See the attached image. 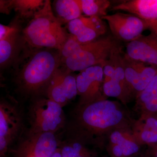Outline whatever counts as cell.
Instances as JSON below:
<instances>
[{
  "mask_svg": "<svg viewBox=\"0 0 157 157\" xmlns=\"http://www.w3.org/2000/svg\"><path fill=\"white\" fill-rule=\"evenodd\" d=\"M61 65L59 50L26 45L12 67L18 90L33 97L46 94L51 80Z\"/></svg>",
  "mask_w": 157,
  "mask_h": 157,
  "instance_id": "cell-1",
  "label": "cell"
},
{
  "mask_svg": "<svg viewBox=\"0 0 157 157\" xmlns=\"http://www.w3.org/2000/svg\"><path fill=\"white\" fill-rule=\"evenodd\" d=\"M125 105L104 100L76 107L72 129L84 134L104 147V140L116 129L132 128L135 119Z\"/></svg>",
  "mask_w": 157,
  "mask_h": 157,
  "instance_id": "cell-2",
  "label": "cell"
},
{
  "mask_svg": "<svg viewBox=\"0 0 157 157\" xmlns=\"http://www.w3.org/2000/svg\"><path fill=\"white\" fill-rule=\"evenodd\" d=\"M62 25L55 15L50 1L45 0L43 7L23 29L26 45L60 50L70 35Z\"/></svg>",
  "mask_w": 157,
  "mask_h": 157,
  "instance_id": "cell-3",
  "label": "cell"
},
{
  "mask_svg": "<svg viewBox=\"0 0 157 157\" xmlns=\"http://www.w3.org/2000/svg\"><path fill=\"white\" fill-rule=\"evenodd\" d=\"M119 45L118 41L111 36L97 39L88 43L77 41L74 52L62 63L71 72L80 71L97 65H105L111 51Z\"/></svg>",
  "mask_w": 157,
  "mask_h": 157,
  "instance_id": "cell-4",
  "label": "cell"
},
{
  "mask_svg": "<svg viewBox=\"0 0 157 157\" xmlns=\"http://www.w3.org/2000/svg\"><path fill=\"white\" fill-rule=\"evenodd\" d=\"M31 112V133H55L64 124L63 107L48 98H39L36 100Z\"/></svg>",
  "mask_w": 157,
  "mask_h": 157,
  "instance_id": "cell-5",
  "label": "cell"
},
{
  "mask_svg": "<svg viewBox=\"0 0 157 157\" xmlns=\"http://www.w3.org/2000/svg\"><path fill=\"white\" fill-rule=\"evenodd\" d=\"M104 65H97L82 70L76 76L78 95L77 107L106 100L103 92Z\"/></svg>",
  "mask_w": 157,
  "mask_h": 157,
  "instance_id": "cell-6",
  "label": "cell"
},
{
  "mask_svg": "<svg viewBox=\"0 0 157 157\" xmlns=\"http://www.w3.org/2000/svg\"><path fill=\"white\" fill-rule=\"evenodd\" d=\"M107 21L113 37L118 41L128 43L142 35L151 26L148 22L132 14L118 12L102 17Z\"/></svg>",
  "mask_w": 157,
  "mask_h": 157,
  "instance_id": "cell-7",
  "label": "cell"
},
{
  "mask_svg": "<svg viewBox=\"0 0 157 157\" xmlns=\"http://www.w3.org/2000/svg\"><path fill=\"white\" fill-rule=\"evenodd\" d=\"M141 147L134 136L132 128L113 130L104 140V147L109 157H134L139 153Z\"/></svg>",
  "mask_w": 157,
  "mask_h": 157,
  "instance_id": "cell-8",
  "label": "cell"
},
{
  "mask_svg": "<svg viewBox=\"0 0 157 157\" xmlns=\"http://www.w3.org/2000/svg\"><path fill=\"white\" fill-rule=\"evenodd\" d=\"M59 145L55 133L30 132L29 136L20 144L16 154L18 157H51Z\"/></svg>",
  "mask_w": 157,
  "mask_h": 157,
  "instance_id": "cell-9",
  "label": "cell"
},
{
  "mask_svg": "<svg viewBox=\"0 0 157 157\" xmlns=\"http://www.w3.org/2000/svg\"><path fill=\"white\" fill-rule=\"evenodd\" d=\"M122 62L127 82L136 99L156 74L157 66H147L130 58L125 53L123 54Z\"/></svg>",
  "mask_w": 157,
  "mask_h": 157,
  "instance_id": "cell-10",
  "label": "cell"
},
{
  "mask_svg": "<svg viewBox=\"0 0 157 157\" xmlns=\"http://www.w3.org/2000/svg\"><path fill=\"white\" fill-rule=\"evenodd\" d=\"M21 118L16 107L7 102L0 104V154L3 156L17 137Z\"/></svg>",
  "mask_w": 157,
  "mask_h": 157,
  "instance_id": "cell-11",
  "label": "cell"
},
{
  "mask_svg": "<svg viewBox=\"0 0 157 157\" xmlns=\"http://www.w3.org/2000/svg\"><path fill=\"white\" fill-rule=\"evenodd\" d=\"M21 21L14 30L4 39L0 40L1 71L12 67L17 61L26 46L23 34Z\"/></svg>",
  "mask_w": 157,
  "mask_h": 157,
  "instance_id": "cell-12",
  "label": "cell"
},
{
  "mask_svg": "<svg viewBox=\"0 0 157 157\" xmlns=\"http://www.w3.org/2000/svg\"><path fill=\"white\" fill-rule=\"evenodd\" d=\"M67 28L70 34L82 43L95 41L107 31L103 20L95 16H81L69 22Z\"/></svg>",
  "mask_w": 157,
  "mask_h": 157,
  "instance_id": "cell-13",
  "label": "cell"
},
{
  "mask_svg": "<svg viewBox=\"0 0 157 157\" xmlns=\"http://www.w3.org/2000/svg\"><path fill=\"white\" fill-rule=\"evenodd\" d=\"M125 54L135 60L157 66V39L152 33L148 36L141 35L127 43Z\"/></svg>",
  "mask_w": 157,
  "mask_h": 157,
  "instance_id": "cell-14",
  "label": "cell"
},
{
  "mask_svg": "<svg viewBox=\"0 0 157 157\" xmlns=\"http://www.w3.org/2000/svg\"><path fill=\"white\" fill-rule=\"evenodd\" d=\"M112 11H122L148 22L152 32L157 28V0H130L113 6Z\"/></svg>",
  "mask_w": 157,
  "mask_h": 157,
  "instance_id": "cell-15",
  "label": "cell"
},
{
  "mask_svg": "<svg viewBox=\"0 0 157 157\" xmlns=\"http://www.w3.org/2000/svg\"><path fill=\"white\" fill-rule=\"evenodd\" d=\"M90 146L99 148L87 137L74 133H72V137L70 140L62 144L59 147L63 157H97V151Z\"/></svg>",
  "mask_w": 157,
  "mask_h": 157,
  "instance_id": "cell-16",
  "label": "cell"
},
{
  "mask_svg": "<svg viewBox=\"0 0 157 157\" xmlns=\"http://www.w3.org/2000/svg\"><path fill=\"white\" fill-rule=\"evenodd\" d=\"M132 130L141 146H150L157 144V118L155 116H140L138 119L135 120Z\"/></svg>",
  "mask_w": 157,
  "mask_h": 157,
  "instance_id": "cell-17",
  "label": "cell"
},
{
  "mask_svg": "<svg viewBox=\"0 0 157 157\" xmlns=\"http://www.w3.org/2000/svg\"><path fill=\"white\" fill-rule=\"evenodd\" d=\"M135 100V108L140 116L154 115L157 113V73Z\"/></svg>",
  "mask_w": 157,
  "mask_h": 157,
  "instance_id": "cell-18",
  "label": "cell"
},
{
  "mask_svg": "<svg viewBox=\"0 0 157 157\" xmlns=\"http://www.w3.org/2000/svg\"><path fill=\"white\" fill-rule=\"evenodd\" d=\"M53 6L55 15L62 24H68L82 16L80 0H56Z\"/></svg>",
  "mask_w": 157,
  "mask_h": 157,
  "instance_id": "cell-19",
  "label": "cell"
},
{
  "mask_svg": "<svg viewBox=\"0 0 157 157\" xmlns=\"http://www.w3.org/2000/svg\"><path fill=\"white\" fill-rule=\"evenodd\" d=\"M10 9L14 10L21 19H32L45 4L43 0H9Z\"/></svg>",
  "mask_w": 157,
  "mask_h": 157,
  "instance_id": "cell-20",
  "label": "cell"
},
{
  "mask_svg": "<svg viewBox=\"0 0 157 157\" xmlns=\"http://www.w3.org/2000/svg\"><path fill=\"white\" fill-rule=\"evenodd\" d=\"M46 94L48 99L59 104L62 107L68 103L63 84L61 66L56 70L49 82Z\"/></svg>",
  "mask_w": 157,
  "mask_h": 157,
  "instance_id": "cell-21",
  "label": "cell"
},
{
  "mask_svg": "<svg viewBox=\"0 0 157 157\" xmlns=\"http://www.w3.org/2000/svg\"><path fill=\"white\" fill-rule=\"evenodd\" d=\"M82 13L87 17L95 16L101 18L107 15L110 6L108 0H80Z\"/></svg>",
  "mask_w": 157,
  "mask_h": 157,
  "instance_id": "cell-22",
  "label": "cell"
},
{
  "mask_svg": "<svg viewBox=\"0 0 157 157\" xmlns=\"http://www.w3.org/2000/svg\"><path fill=\"white\" fill-rule=\"evenodd\" d=\"M63 69V84L65 94L68 102L74 100L78 95L76 76L73 72L61 66Z\"/></svg>",
  "mask_w": 157,
  "mask_h": 157,
  "instance_id": "cell-23",
  "label": "cell"
},
{
  "mask_svg": "<svg viewBox=\"0 0 157 157\" xmlns=\"http://www.w3.org/2000/svg\"><path fill=\"white\" fill-rule=\"evenodd\" d=\"M143 157H157V144L148 146Z\"/></svg>",
  "mask_w": 157,
  "mask_h": 157,
  "instance_id": "cell-24",
  "label": "cell"
},
{
  "mask_svg": "<svg viewBox=\"0 0 157 157\" xmlns=\"http://www.w3.org/2000/svg\"><path fill=\"white\" fill-rule=\"evenodd\" d=\"M51 157H63L61 153L59 147L57 149L54 154Z\"/></svg>",
  "mask_w": 157,
  "mask_h": 157,
  "instance_id": "cell-25",
  "label": "cell"
},
{
  "mask_svg": "<svg viewBox=\"0 0 157 157\" xmlns=\"http://www.w3.org/2000/svg\"><path fill=\"white\" fill-rule=\"evenodd\" d=\"M152 33L153 34L154 36L157 39V28L154 31H153V32Z\"/></svg>",
  "mask_w": 157,
  "mask_h": 157,
  "instance_id": "cell-26",
  "label": "cell"
},
{
  "mask_svg": "<svg viewBox=\"0 0 157 157\" xmlns=\"http://www.w3.org/2000/svg\"><path fill=\"white\" fill-rule=\"evenodd\" d=\"M154 116H155V117H156L157 118V113H156V114H155V115Z\"/></svg>",
  "mask_w": 157,
  "mask_h": 157,
  "instance_id": "cell-27",
  "label": "cell"
},
{
  "mask_svg": "<svg viewBox=\"0 0 157 157\" xmlns=\"http://www.w3.org/2000/svg\"><path fill=\"white\" fill-rule=\"evenodd\" d=\"M27 157H36L33 156H28Z\"/></svg>",
  "mask_w": 157,
  "mask_h": 157,
  "instance_id": "cell-28",
  "label": "cell"
},
{
  "mask_svg": "<svg viewBox=\"0 0 157 157\" xmlns=\"http://www.w3.org/2000/svg\"><path fill=\"white\" fill-rule=\"evenodd\" d=\"M135 157V156H134V157Z\"/></svg>",
  "mask_w": 157,
  "mask_h": 157,
  "instance_id": "cell-29",
  "label": "cell"
}]
</instances>
